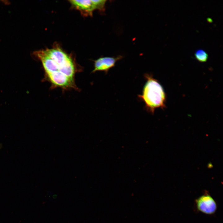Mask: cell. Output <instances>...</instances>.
<instances>
[{
    "label": "cell",
    "instance_id": "cell-1",
    "mask_svg": "<svg viewBox=\"0 0 223 223\" xmlns=\"http://www.w3.org/2000/svg\"><path fill=\"white\" fill-rule=\"evenodd\" d=\"M144 77L146 81L142 94L138 97L144 103L146 110L153 114L156 108L165 107L166 95L163 86L151 74L146 73Z\"/></svg>",
    "mask_w": 223,
    "mask_h": 223
},
{
    "label": "cell",
    "instance_id": "cell-2",
    "mask_svg": "<svg viewBox=\"0 0 223 223\" xmlns=\"http://www.w3.org/2000/svg\"><path fill=\"white\" fill-rule=\"evenodd\" d=\"M196 203L198 209L207 214H213L217 209V204L215 200L208 194L200 196L196 199Z\"/></svg>",
    "mask_w": 223,
    "mask_h": 223
},
{
    "label": "cell",
    "instance_id": "cell-3",
    "mask_svg": "<svg viewBox=\"0 0 223 223\" xmlns=\"http://www.w3.org/2000/svg\"><path fill=\"white\" fill-rule=\"evenodd\" d=\"M123 57L120 55L116 57H100L94 61V68L92 72H94L98 71H102L107 74L109 70L114 67L116 62Z\"/></svg>",
    "mask_w": 223,
    "mask_h": 223
},
{
    "label": "cell",
    "instance_id": "cell-4",
    "mask_svg": "<svg viewBox=\"0 0 223 223\" xmlns=\"http://www.w3.org/2000/svg\"><path fill=\"white\" fill-rule=\"evenodd\" d=\"M72 5L84 15H92L95 9L92 0H69Z\"/></svg>",
    "mask_w": 223,
    "mask_h": 223
},
{
    "label": "cell",
    "instance_id": "cell-5",
    "mask_svg": "<svg viewBox=\"0 0 223 223\" xmlns=\"http://www.w3.org/2000/svg\"><path fill=\"white\" fill-rule=\"evenodd\" d=\"M195 56L196 59L201 62H206L208 58L207 53L202 49L197 50L195 53Z\"/></svg>",
    "mask_w": 223,
    "mask_h": 223
},
{
    "label": "cell",
    "instance_id": "cell-6",
    "mask_svg": "<svg viewBox=\"0 0 223 223\" xmlns=\"http://www.w3.org/2000/svg\"><path fill=\"white\" fill-rule=\"evenodd\" d=\"M95 7V9H97L101 11H104L105 5L107 1L104 0H92Z\"/></svg>",
    "mask_w": 223,
    "mask_h": 223
}]
</instances>
